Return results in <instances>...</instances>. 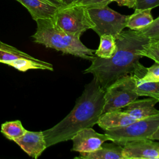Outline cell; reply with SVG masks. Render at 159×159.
I'll return each instance as SVG.
<instances>
[{"label":"cell","mask_w":159,"mask_h":159,"mask_svg":"<svg viewBox=\"0 0 159 159\" xmlns=\"http://www.w3.org/2000/svg\"><path fill=\"white\" fill-rule=\"evenodd\" d=\"M116 50L108 59L101 58L94 55L91 65L83 71L91 73L101 87L106 89L119 78L128 75H134L142 78L147 68L139 60L142 57L138 52L150 40L139 30H122L115 37Z\"/></svg>","instance_id":"cell-1"},{"label":"cell","mask_w":159,"mask_h":159,"mask_svg":"<svg viewBox=\"0 0 159 159\" xmlns=\"http://www.w3.org/2000/svg\"><path fill=\"white\" fill-rule=\"evenodd\" d=\"M104 92L94 78L86 84L71 112L57 124L42 131L47 147L71 140L80 130L96 124L102 114Z\"/></svg>","instance_id":"cell-2"},{"label":"cell","mask_w":159,"mask_h":159,"mask_svg":"<svg viewBox=\"0 0 159 159\" xmlns=\"http://www.w3.org/2000/svg\"><path fill=\"white\" fill-rule=\"evenodd\" d=\"M35 21L37 30L32 35L35 43L60 51L63 54L89 61L93 59L94 50L86 47L81 42L80 37L66 34L52 19H39Z\"/></svg>","instance_id":"cell-3"},{"label":"cell","mask_w":159,"mask_h":159,"mask_svg":"<svg viewBox=\"0 0 159 159\" xmlns=\"http://www.w3.org/2000/svg\"><path fill=\"white\" fill-rule=\"evenodd\" d=\"M104 131L109 140L121 146L127 142L136 140H158L159 114Z\"/></svg>","instance_id":"cell-4"},{"label":"cell","mask_w":159,"mask_h":159,"mask_svg":"<svg viewBox=\"0 0 159 159\" xmlns=\"http://www.w3.org/2000/svg\"><path fill=\"white\" fill-rule=\"evenodd\" d=\"M52 20L66 34L79 37L94 26L87 9L79 4L60 7Z\"/></svg>","instance_id":"cell-5"},{"label":"cell","mask_w":159,"mask_h":159,"mask_svg":"<svg viewBox=\"0 0 159 159\" xmlns=\"http://www.w3.org/2000/svg\"><path fill=\"white\" fill-rule=\"evenodd\" d=\"M137 78L130 75L122 76L105 89L102 114L111 111L120 110L138 98L139 96L135 91Z\"/></svg>","instance_id":"cell-6"},{"label":"cell","mask_w":159,"mask_h":159,"mask_svg":"<svg viewBox=\"0 0 159 159\" xmlns=\"http://www.w3.org/2000/svg\"><path fill=\"white\" fill-rule=\"evenodd\" d=\"M87 11L94 25L92 30L99 36L110 34L115 37L126 27L128 16L121 14L108 6L87 9Z\"/></svg>","instance_id":"cell-7"},{"label":"cell","mask_w":159,"mask_h":159,"mask_svg":"<svg viewBox=\"0 0 159 159\" xmlns=\"http://www.w3.org/2000/svg\"><path fill=\"white\" fill-rule=\"evenodd\" d=\"M122 156L124 159H158L159 143L150 139L127 142L122 146Z\"/></svg>","instance_id":"cell-8"},{"label":"cell","mask_w":159,"mask_h":159,"mask_svg":"<svg viewBox=\"0 0 159 159\" xmlns=\"http://www.w3.org/2000/svg\"><path fill=\"white\" fill-rule=\"evenodd\" d=\"M71 140L73 141L71 151L83 153L98 150L102 143L109 140V138L106 134L98 133L92 127H88L78 132Z\"/></svg>","instance_id":"cell-9"},{"label":"cell","mask_w":159,"mask_h":159,"mask_svg":"<svg viewBox=\"0 0 159 159\" xmlns=\"http://www.w3.org/2000/svg\"><path fill=\"white\" fill-rule=\"evenodd\" d=\"M29 156L37 158L47 148L42 131L26 130L24 135L14 140Z\"/></svg>","instance_id":"cell-10"},{"label":"cell","mask_w":159,"mask_h":159,"mask_svg":"<svg viewBox=\"0 0 159 159\" xmlns=\"http://www.w3.org/2000/svg\"><path fill=\"white\" fill-rule=\"evenodd\" d=\"M159 99L153 98L135 99L120 110L136 119H142L159 114L158 110L155 107Z\"/></svg>","instance_id":"cell-11"},{"label":"cell","mask_w":159,"mask_h":159,"mask_svg":"<svg viewBox=\"0 0 159 159\" xmlns=\"http://www.w3.org/2000/svg\"><path fill=\"white\" fill-rule=\"evenodd\" d=\"M29 12L35 20L39 19H53L60 7L46 0H16Z\"/></svg>","instance_id":"cell-12"},{"label":"cell","mask_w":159,"mask_h":159,"mask_svg":"<svg viewBox=\"0 0 159 159\" xmlns=\"http://www.w3.org/2000/svg\"><path fill=\"white\" fill-rule=\"evenodd\" d=\"M137 120L139 119L132 117L122 110H115L103 113L96 124L104 130H106L128 125Z\"/></svg>","instance_id":"cell-13"},{"label":"cell","mask_w":159,"mask_h":159,"mask_svg":"<svg viewBox=\"0 0 159 159\" xmlns=\"http://www.w3.org/2000/svg\"><path fill=\"white\" fill-rule=\"evenodd\" d=\"M79 157L75 158L83 159H124L122 146L114 142L111 143H102L100 147L91 152L80 153Z\"/></svg>","instance_id":"cell-14"},{"label":"cell","mask_w":159,"mask_h":159,"mask_svg":"<svg viewBox=\"0 0 159 159\" xmlns=\"http://www.w3.org/2000/svg\"><path fill=\"white\" fill-rule=\"evenodd\" d=\"M151 10L152 9H135L132 14L128 16L126 27L138 30L149 24L153 20Z\"/></svg>","instance_id":"cell-15"},{"label":"cell","mask_w":159,"mask_h":159,"mask_svg":"<svg viewBox=\"0 0 159 159\" xmlns=\"http://www.w3.org/2000/svg\"><path fill=\"white\" fill-rule=\"evenodd\" d=\"M20 58H34L32 56L0 41V63L9 65L14 60Z\"/></svg>","instance_id":"cell-16"},{"label":"cell","mask_w":159,"mask_h":159,"mask_svg":"<svg viewBox=\"0 0 159 159\" xmlns=\"http://www.w3.org/2000/svg\"><path fill=\"white\" fill-rule=\"evenodd\" d=\"M100 37V43L94 55L101 58L108 59L111 58L116 50L115 37L110 34H103Z\"/></svg>","instance_id":"cell-17"},{"label":"cell","mask_w":159,"mask_h":159,"mask_svg":"<svg viewBox=\"0 0 159 159\" xmlns=\"http://www.w3.org/2000/svg\"><path fill=\"white\" fill-rule=\"evenodd\" d=\"M27 130L19 120L7 121L1 124V132L9 140H14L24 134Z\"/></svg>","instance_id":"cell-18"},{"label":"cell","mask_w":159,"mask_h":159,"mask_svg":"<svg viewBox=\"0 0 159 159\" xmlns=\"http://www.w3.org/2000/svg\"><path fill=\"white\" fill-rule=\"evenodd\" d=\"M135 91L139 96L159 99V82H142L137 78Z\"/></svg>","instance_id":"cell-19"},{"label":"cell","mask_w":159,"mask_h":159,"mask_svg":"<svg viewBox=\"0 0 159 159\" xmlns=\"http://www.w3.org/2000/svg\"><path fill=\"white\" fill-rule=\"evenodd\" d=\"M138 53L142 57H147L159 63V40L150 39Z\"/></svg>","instance_id":"cell-20"},{"label":"cell","mask_w":159,"mask_h":159,"mask_svg":"<svg viewBox=\"0 0 159 159\" xmlns=\"http://www.w3.org/2000/svg\"><path fill=\"white\" fill-rule=\"evenodd\" d=\"M138 30L149 39L159 40V17L153 19L149 24Z\"/></svg>","instance_id":"cell-21"},{"label":"cell","mask_w":159,"mask_h":159,"mask_svg":"<svg viewBox=\"0 0 159 159\" xmlns=\"http://www.w3.org/2000/svg\"><path fill=\"white\" fill-rule=\"evenodd\" d=\"M142 82H159V63H155L147 70L143 76L139 79Z\"/></svg>","instance_id":"cell-22"},{"label":"cell","mask_w":159,"mask_h":159,"mask_svg":"<svg viewBox=\"0 0 159 159\" xmlns=\"http://www.w3.org/2000/svg\"><path fill=\"white\" fill-rule=\"evenodd\" d=\"M112 0H81L78 4L86 9L102 7L108 6Z\"/></svg>","instance_id":"cell-23"},{"label":"cell","mask_w":159,"mask_h":159,"mask_svg":"<svg viewBox=\"0 0 159 159\" xmlns=\"http://www.w3.org/2000/svg\"><path fill=\"white\" fill-rule=\"evenodd\" d=\"M159 0H136L134 8L135 9H153L158 6Z\"/></svg>","instance_id":"cell-24"},{"label":"cell","mask_w":159,"mask_h":159,"mask_svg":"<svg viewBox=\"0 0 159 159\" xmlns=\"http://www.w3.org/2000/svg\"><path fill=\"white\" fill-rule=\"evenodd\" d=\"M117 3L119 6H127L129 8H134L136 0H112Z\"/></svg>","instance_id":"cell-25"},{"label":"cell","mask_w":159,"mask_h":159,"mask_svg":"<svg viewBox=\"0 0 159 159\" xmlns=\"http://www.w3.org/2000/svg\"><path fill=\"white\" fill-rule=\"evenodd\" d=\"M60 1L65 7L70 6L75 4H78L81 0H58Z\"/></svg>","instance_id":"cell-26"},{"label":"cell","mask_w":159,"mask_h":159,"mask_svg":"<svg viewBox=\"0 0 159 159\" xmlns=\"http://www.w3.org/2000/svg\"><path fill=\"white\" fill-rule=\"evenodd\" d=\"M48 2H49L50 3L58 7H65L60 1H59L58 0H46Z\"/></svg>","instance_id":"cell-27"}]
</instances>
